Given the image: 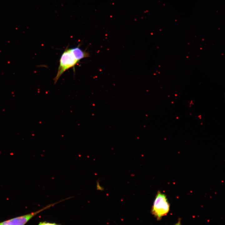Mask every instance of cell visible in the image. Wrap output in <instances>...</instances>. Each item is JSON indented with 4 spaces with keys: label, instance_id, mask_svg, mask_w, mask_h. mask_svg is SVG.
<instances>
[{
    "label": "cell",
    "instance_id": "cell-1",
    "mask_svg": "<svg viewBox=\"0 0 225 225\" xmlns=\"http://www.w3.org/2000/svg\"><path fill=\"white\" fill-rule=\"evenodd\" d=\"M79 62L73 53L71 48H66L60 57L57 73L54 79V83L57 82L66 71L74 67Z\"/></svg>",
    "mask_w": 225,
    "mask_h": 225
},
{
    "label": "cell",
    "instance_id": "cell-2",
    "mask_svg": "<svg viewBox=\"0 0 225 225\" xmlns=\"http://www.w3.org/2000/svg\"><path fill=\"white\" fill-rule=\"evenodd\" d=\"M170 209V205L166 196L158 192L155 198L151 212L158 220L167 215Z\"/></svg>",
    "mask_w": 225,
    "mask_h": 225
},
{
    "label": "cell",
    "instance_id": "cell-3",
    "mask_svg": "<svg viewBox=\"0 0 225 225\" xmlns=\"http://www.w3.org/2000/svg\"><path fill=\"white\" fill-rule=\"evenodd\" d=\"M62 201V200L58 202L49 204L36 212L1 222H0V225H24L33 217L40 212L49 208L50 207Z\"/></svg>",
    "mask_w": 225,
    "mask_h": 225
},
{
    "label": "cell",
    "instance_id": "cell-4",
    "mask_svg": "<svg viewBox=\"0 0 225 225\" xmlns=\"http://www.w3.org/2000/svg\"><path fill=\"white\" fill-rule=\"evenodd\" d=\"M39 224L40 225H58L59 224H57L55 222H47L46 221H44L43 222H39Z\"/></svg>",
    "mask_w": 225,
    "mask_h": 225
}]
</instances>
